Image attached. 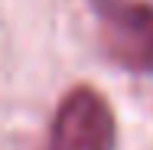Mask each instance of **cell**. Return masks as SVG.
<instances>
[{
  "instance_id": "6da1fadb",
  "label": "cell",
  "mask_w": 153,
  "mask_h": 150,
  "mask_svg": "<svg viewBox=\"0 0 153 150\" xmlns=\"http://www.w3.org/2000/svg\"><path fill=\"white\" fill-rule=\"evenodd\" d=\"M117 121L108 98L91 85H75L59 101L49 131V150H114Z\"/></svg>"
},
{
  "instance_id": "7a4b0ae2",
  "label": "cell",
  "mask_w": 153,
  "mask_h": 150,
  "mask_svg": "<svg viewBox=\"0 0 153 150\" xmlns=\"http://www.w3.org/2000/svg\"><path fill=\"white\" fill-rule=\"evenodd\" d=\"M104 56L127 72H153V7L140 0H94Z\"/></svg>"
}]
</instances>
